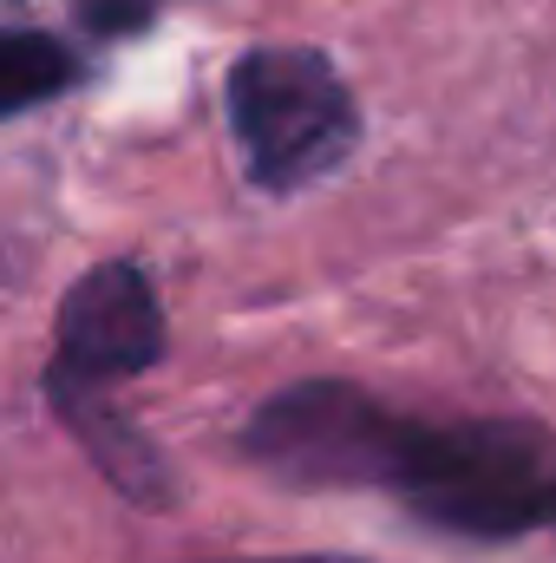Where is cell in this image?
Wrapping results in <instances>:
<instances>
[{
	"label": "cell",
	"instance_id": "obj_1",
	"mask_svg": "<svg viewBox=\"0 0 556 563\" xmlns=\"http://www.w3.org/2000/svg\"><path fill=\"white\" fill-rule=\"evenodd\" d=\"M387 492L458 538H524L556 518V452L531 426H413Z\"/></svg>",
	"mask_w": 556,
	"mask_h": 563
},
{
	"label": "cell",
	"instance_id": "obj_2",
	"mask_svg": "<svg viewBox=\"0 0 556 563\" xmlns=\"http://www.w3.org/2000/svg\"><path fill=\"white\" fill-rule=\"evenodd\" d=\"M230 119L269 190L314 184L354 151V99L308 46H256L230 73Z\"/></svg>",
	"mask_w": 556,
	"mask_h": 563
},
{
	"label": "cell",
	"instance_id": "obj_4",
	"mask_svg": "<svg viewBox=\"0 0 556 563\" xmlns=\"http://www.w3.org/2000/svg\"><path fill=\"white\" fill-rule=\"evenodd\" d=\"M164 347V314L151 276L132 263H105L79 282L59 308V367H53V394H92L105 380L144 374Z\"/></svg>",
	"mask_w": 556,
	"mask_h": 563
},
{
	"label": "cell",
	"instance_id": "obj_7",
	"mask_svg": "<svg viewBox=\"0 0 556 563\" xmlns=\"http://www.w3.org/2000/svg\"><path fill=\"white\" fill-rule=\"evenodd\" d=\"M256 563H360V558H256Z\"/></svg>",
	"mask_w": 556,
	"mask_h": 563
},
{
	"label": "cell",
	"instance_id": "obj_5",
	"mask_svg": "<svg viewBox=\"0 0 556 563\" xmlns=\"http://www.w3.org/2000/svg\"><path fill=\"white\" fill-rule=\"evenodd\" d=\"M73 53L46 33H0V119L53 99L59 86H73Z\"/></svg>",
	"mask_w": 556,
	"mask_h": 563
},
{
	"label": "cell",
	"instance_id": "obj_3",
	"mask_svg": "<svg viewBox=\"0 0 556 563\" xmlns=\"http://www.w3.org/2000/svg\"><path fill=\"white\" fill-rule=\"evenodd\" d=\"M400 432L407 420L374 407L360 387L308 380L276 394L243 445L288 485H387L400 459Z\"/></svg>",
	"mask_w": 556,
	"mask_h": 563
},
{
	"label": "cell",
	"instance_id": "obj_6",
	"mask_svg": "<svg viewBox=\"0 0 556 563\" xmlns=\"http://www.w3.org/2000/svg\"><path fill=\"white\" fill-rule=\"evenodd\" d=\"M73 7H79V20L92 33H138L144 20L157 13V0H73Z\"/></svg>",
	"mask_w": 556,
	"mask_h": 563
}]
</instances>
